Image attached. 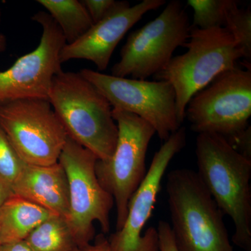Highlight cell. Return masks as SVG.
I'll use <instances>...</instances> for the list:
<instances>
[{"label":"cell","mask_w":251,"mask_h":251,"mask_svg":"<svg viewBox=\"0 0 251 251\" xmlns=\"http://www.w3.org/2000/svg\"><path fill=\"white\" fill-rule=\"evenodd\" d=\"M12 188L0 178V206L14 196Z\"/></svg>","instance_id":"25"},{"label":"cell","mask_w":251,"mask_h":251,"mask_svg":"<svg viewBox=\"0 0 251 251\" xmlns=\"http://www.w3.org/2000/svg\"><path fill=\"white\" fill-rule=\"evenodd\" d=\"M54 215L14 195L0 206V244L25 240L37 226Z\"/></svg>","instance_id":"15"},{"label":"cell","mask_w":251,"mask_h":251,"mask_svg":"<svg viewBox=\"0 0 251 251\" xmlns=\"http://www.w3.org/2000/svg\"><path fill=\"white\" fill-rule=\"evenodd\" d=\"M60 28L67 44L80 39L94 23L82 1L77 0H38Z\"/></svg>","instance_id":"16"},{"label":"cell","mask_w":251,"mask_h":251,"mask_svg":"<svg viewBox=\"0 0 251 251\" xmlns=\"http://www.w3.org/2000/svg\"><path fill=\"white\" fill-rule=\"evenodd\" d=\"M183 47L187 51L173 57L166 67L154 75L156 80L166 81L174 88L176 115L181 125L193 96L221 73L235 67L238 59L243 57L233 36L224 27L201 29L191 27Z\"/></svg>","instance_id":"4"},{"label":"cell","mask_w":251,"mask_h":251,"mask_svg":"<svg viewBox=\"0 0 251 251\" xmlns=\"http://www.w3.org/2000/svg\"><path fill=\"white\" fill-rule=\"evenodd\" d=\"M79 73L103 94L112 108L134 114L148 122L161 140L166 141L181 128L174 88L169 82L113 76L88 69Z\"/></svg>","instance_id":"10"},{"label":"cell","mask_w":251,"mask_h":251,"mask_svg":"<svg viewBox=\"0 0 251 251\" xmlns=\"http://www.w3.org/2000/svg\"><path fill=\"white\" fill-rule=\"evenodd\" d=\"M191 29L181 1H170L158 17L130 33L112 75L143 80L154 76L166 67L176 49L186 44Z\"/></svg>","instance_id":"7"},{"label":"cell","mask_w":251,"mask_h":251,"mask_svg":"<svg viewBox=\"0 0 251 251\" xmlns=\"http://www.w3.org/2000/svg\"><path fill=\"white\" fill-rule=\"evenodd\" d=\"M49 100L68 137L100 161L115 151L118 128L106 98L80 73L61 72L52 80Z\"/></svg>","instance_id":"2"},{"label":"cell","mask_w":251,"mask_h":251,"mask_svg":"<svg viewBox=\"0 0 251 251\" xmlns=\"http://www.w3.org/2000/svg\"><path fill=\"white\" fill-rule=\"evenodd\" d=\"M25 240L33 251H75L78 248L67 220L57 215L44 221Z\"/></svg>","instance_id":"17"},{"label":"cell","mask_w":251,"mask_h":251,"mask_svg":"<svg viewBox=\"0 0 251 251\" xmlns=\"http://www.w3.org/2000/svg\"><path fill=\"white\" fill-rule=\"evenodd\" d=\"M186 145V129L181 127L155 153L145 179L130 199L123 227L108 239L110 251H161L156 227H149L143 235L142 232L154 209L168 165Z\"/></svg>","instance_id":"12"},{"label":"cell","mask_w":251,"mask_h":251,"mask_svg":"<svg viewBox=\"0 0 251 251\" xmlns=\"http://www.w3.org/2000/svg\"><path fill=\"white\" fill-rule=\"evenodd\" d=\"M159 239L160 251H179L176 247L171 225L164 221H160L156 227Z\"/></svg>","instance_id":"22"},{"label":"cell","mask_w":251,"mask_h":251,"mask_svg":"<svg viewBox=\"0 0 251 251\" xmlns=\"http://www.w3.org/2000/svg\"><path fill=\"white\" fill-rule=\"evenodd\" d=\"M224 28L233 36L243 58L251 59V11L250 8L240 9L237 1L228 0L226 11Z\"/></svg>","instance_id":"18"},{"label":"cell","mask_w":251,"mask_h":251,"mask_svg":"<svg viewBox=\"0 0 251 251\" xmlns=\"http://www.w3.org/2000/svg\"><path fill=\"white\" fill-rule=\"evenodd\" d=\"M42 27L40 42L35 50L19 57L0 72V103L24 99H46L52 80L62 72L61 50L67 44L60 28L48 13L32 17Z\"/></svg>","instance_id":"11"},{"label":"cell","mask_w":251,"mask_h":251,"mask_svg":"<svg viewBox=\"0 0 251 251\" xmlns=\"http://www.w3.org/2000/svg\"><path fill=\"white\" fill-rule=\"evenodd\" d=\"M112 117L118 128L115 151L108 161L97 160L95 169L99 183L116 205L117 231L123 227L130 199L148 173L146 154L156 130L130 112L112 108Z\"/></svg>","instance_id":"5"},{"label":"cell","mask_w":251,"mask_h":251,"mask_svg":"<svg viewBox=\"0 0 251 251\" xmlns=\"http://www.w3.org/2000/svg\"><path fill=\"white\" fill-rule=\"evenodd\" d=\"M0 251H33L25 240L0 244Z\"/></svg>","instance_id":"24"},{"label":"cell","mask_w":251,"mask_h":251,"mask_svg":"<svg viewBox=\"0 0 251 251\" xmlns=\"http://www.w3.org/2000/svg\"><path fill=\"white\" fill-rule=\"evenodd\" d=\"M235 66L221 73L188 102L185 118L193 131L221 135L227 141L250 126L251 69Z\"/></svg>","instance_id":"6"},{"label":"cell","mask_w":251,"mask_h":251,"mask_svg":"<svg viewBox=\"0 0 251 251\" xmlns=\"http://www.w3.org/2000/svg\"><path fill=\"white\" fill-rule=\"evenodd\" d=\"M228 0H188L193 10L191 27L201 29L224 27Z\"/></svg>","instance_id":"19"},{"label":"cell","mask_w":251,"mask_h":251,"mask_svg":"<svg viewBox=\"0 0 251 251\" xmlns=\"http://www.w3.org/2000/svg\"><path fill=\"white\" fill-rule=\"evenodd\" d=\"M75 251H110L108 239L105 238L104 234H99L94 244L77 248Z\"/></svg>","instance_id":"23"},{"label":"cell","mask_w":251,"mask_h":251,"mask_svg":"<svg viewBox=\"0 0 251 251\" xmlns=\"http://www.w3.org/2000/svg\"><path fill=\"white\" fill-rule=\"evenodd\" d=\"M81 1L88 11L94 24L106 17L117 4V1L114 0H83Z\"/></svg>","instance_id":"21"},{"label":"cell","mask_w":251,"mask_h":251,"mask_svg":"<svg viewBox=\"0 0 251 251\" xmlns=\"http://www.w3.org/2000/svg\"><path fill=\"white\" fill-rule=\"evenodd\" d=\"M25 164L0 128V178L12 186Z\"/></svg>","instance_id":"20"},{"label":"cell","mask_w":251,"mask_h":251,"mask_svg":"<svg viewBox=\"0 0 251 251\" xmlns=\"http://www.w3.org/2000/svg\"><path fill=\"white\" fill-rule=\"evenodd\" d=\"M15 196L68 219L69 184L67 175L59 163L51 166L25 164L11 186Z\"/></svg>","instance_id":"14"},{"label":"cell","mask_w":251,"mask_h":251,"mask_svg":"<svg viewBox=\"0 0 251 251\" xmlns=\"http://www.w3.org/2000/svg\"><path fill=\"white\" fill-rule=\"evenodd\" d=\"M6 49V39L5 36L0 34V53Z\"/></svg>","instance_id":"26"},{"label":"cell","mask_w":251,"mask_h":251,"mask_svg":"<svg viewBox=\"0 0 251 251\" xmlns=\"http://www.w3.org/2000/svg\"><path fill=\"white\" fill-rule=\"evenodd\" d=\"M97 160L92 151L69 137L59 158L69 184L67 222L78 248L88 245L93 239L96 221L103 234L108 233L110 229V214L115 202L97 179Z\"/></svg>","instance_id":"8"},{"label":"cell","mask_w":251,"mask_h":251,"mask_svg":"<svg viewBox=\"0 0 251 251\" xmlns=\"http://www.w3.org/2000/svg\"><path fill=\"white\" fill-rule=\"evenodd\" d=\"M172 231L179 251H234L224 213L197 172L173 170L167 177Z\"/></svg>","instance_id":"3"},{"label":"cell","mask_w":251,"mask_h":251,"mask_svg":"<svg viewBox=\"0 0 251 251\" xmlns=\"http://www.w3.org/2000/svg\"><path fill=\"white\" fill-rule=\"evenodd\" d=\"M0 128L21 159L33 166L58 163L68 138L46 99L0 103Z\"/></svg>","instance_id":"9"},{"label":"cell","mask_w":251,"mask_h":251,"mask_svg":"<svg viewBox=\"0 0 251 251\" xmlns=\"http://www.w3.org/2000/svg\"><path fill=\"white\" fill-rule=\"evenodd\" d=\"M197 172L219 209L234 224L232 242L251 250V159L226 138L199 133L196 138Z\"/></svg>","instance_id":"1"},{"label":"cell","mask_w":251,"mask_h":251,"mask_svg":"<svg viewBox=\"0 0 251 251\" xmlns=\"http://www.w3.org/2000/svg\"><path fill=\"white\" fill-rule=\"evenodd\" d=\"M164 4L165 0H143L133 6L127 1H117L116 6L106 17L94 24L80 39L63 47L59 56L61 62L85 59L95 64L97 72H103L127 31L144 15Z\"/></svg>","instance_id":"13"}]
</instances>
